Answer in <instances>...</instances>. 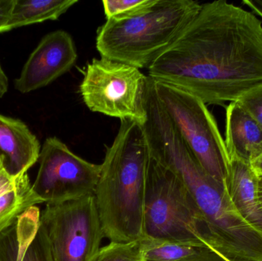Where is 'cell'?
I'll list each match as a JSON object with an SVG mask.
<instances>
[{
	"instance_id": "6da1fadb",
	"label": "cell",
	"mask_w": 262,
	"mask_h": 261,
	"mask_svg": "<svg viewBox=\"0 0 262 261\" xmlns=\"http://www.w3.org/2000/svg\"><path fill=\"white\" fill-rule=\"evenodd\" d=\"M148 77L223 105L262 84V24L224 0L202 4L175 42L147 68Z\"/></svg>"
},
{
	"instance_id": "7a4b0ae2",
	"label": "cell",
	"mask_w": 262,
	"mask_h": 261,
	"mask_svg": "<svg viewBox=\"0 0 262 261\" xmlns=\"http://www.w3.org/2000/svg\"><path fill=\"white\" fill-rule=\"evenodd\" d=\"M150 152L143 125L121 120L107 148L95 188L104 238L127 243L143 238V213Z\"/></svg>"
},
{
	"instance_id": "3957f363",
	"label": "cell",
	"mask_w": 262,
	"mask_h": 261,
	"mask_svg": "<svg viewBox=\"0 0 262 261\" xmlns=\"http://www.w3.org/2000/svg\"><path fill=\"white\" fill-rule=\"evenodd\" d=\"M193 0H147L135 10L107 18L97 35L102 58L148 68L200 12Z\"/></svg>"
},
{
	"instance_id": "277c9868",
	"label": "cell",
	"mask_w": 262,
	"mask_h": 261,
	"mask_svg": "<svg viewBox=\"0 0 262 261\" xmlns=\"http://www.w3.org/2000/svg\"><path fill=\"white\" fill-rule=\"evenodd\" d=\"M143 238L211 248L210 233L180 178L151 157L143 213Z\"/></svg>"
},
{
	"instance_id": "5b68a950",
	"label": "cell",
	"mask_w": 262,
	"mask_h": 261,
	"mask_svg": "<svg viewBox=\"0 0 262 261\" xmlns=\"http://www.w3.org/2000/svg\"><path fill=\"white\" fill-rule=\"evenodd\" d=\"M152 81L159 103L183 143L203 170L223 185L229 158L215 118L206 104L181 89Z\"/></svg>"
},
{
	"instance_id": "8992f818",
	"label": "cell",
	"mask_w": 262,
	"mask_h": 261,
	"mask_svg": "<svg viewBox=\"0 0 262 261\" xmlns=\"http://www.w3.org/2000/svg\"><path fill=\"white\" fill-rule=\"evenodd\" d=\"M149 83L137 67L101 57L86 67L80 93L91 111L143 125Z\"/></svg>"
},
{
	"instance_id": "52a82bcc",
	"label": "cell",
	"mask_w": 262,
	"mask_h": 261,
	"mask_svg": "<svg viewBox=\"0 0 262 261\" xmlns=\"http://www.w3.org/2000/svg\"><path fill=\"white\" fill-rule=\"evenodd\" d=\"M40 219L54 261H95L104 236L95 196L47 204Z\"/></svg>"
},
{
	"instance_id": "ba28073f",
	"label": "cell",
	"mask_w": 262,
	"mask_h": 261,
	"mask_svg": "<svg viewBox=\"0 0 262 261\" xmlns=\"http://www.w3.org/2000/svg\"><path fill=\"white\" fill-rule=\"evenodd\" d=\"M34 192L41 202L58 204L94 196L101 165L74 153L58 138H47L40 152Z\"/></svg>"
},
{
	"instance_id": "9c48e42d",
	"label": "cell",
	"mask_w": 262,
	"mask_h": 261,
	"mask_svg": "<svg viewBox=\"0 0 262 261\" xmlns=\"http://www.w3.org/2000/svg\"><path fill=\"white\" fill-rule=\"evenodd\" d=\"M77 59L76 46L70 34L64 30L50 32L29 55L15 80V90L28 93L46 87L70 70Z\"/></svg>"
},
{
	"instance_id": "30bf717a",
	"label": "cell",
	"mask_w": 262,
	"mask_h": 261,
	"mask_svg": "<svg viewBox=\"0 0 262 261\" xmlns=\"http://www.w3.org/2000/svg\"><path fill=\"white\" fill-rule=\"evenodd\" d=\"M40 218L39 208L32 207L0 233V261H54Z\"/></svg>"
},
{
	"instance_id": "8fae6325",
	"label": "cell",
	"mask_w": 262,
	"mask_h": 261,
	"mask_svg": "<svg viewBox=\"0 0 262 261\" xmlns=\"http://www.w3.org/2000/svg\"><path fill=\"white\" fill-rule=\"evenodd\" d=\"M41 149L23 121L0 114V156L11 174L27 173L38 162Z\"/></svg>"
},
{
	"instance_id": "7c38bea8",
	"label": "cell",
	"mask_w": 262,
	"mask_h": 261,
	"mask_svg": "<svg viewBox=\"0 0 262 261\" xmlns=\"http://www.w3.org/2000/svg\"><path fill=\"white\" fill-rule=\"evenodd\" d=\"M258 176L252 165L229 159L223 186L232 205L246 222L262 232V208L258 195Z\"/></svg>"
},
{
	"instance_id": "4fadbf2b",
	"label": "cell",
	"mask_w": 262,
	"mask_h": 261,
	"mask_svg": "<svg viewBox=\"0 0 262 261\" xmlns=\"http://www.w3.org/2000/svg\"><path fill=\"white\" fill-rule=\"evenodd\" d=\"M224 142L229 160L237 159L252 165L262 156V127L237 101L226 108Z\"/></svg>"
},
{
	"instance_id": "5bb4252c",
	"label": "cell",
	"mask_w": 262,
	"mask_h": 261,
	"mask_svg": "<svg viewBox=\"0 0 262 261\" xmlns=\"http://www.w3.org/2000/svg\"><path fill=\"white\" fill-rule=\"evenodd\" d=\"M41 203L28 173L11 174L0 156V233L12 226L25 211Z\"/></svg>"
},
{
	"instance_id": "9a60e30c",
	"label": "cell",
	"mask_w": 262,
	"mask_h": 261,
	"mask_svg": "<svg viewBox=\"0 0 262 261\" xmlns=\"http://www.w3.org/2000/svg\"><path fill=\"white\" fill-rule=\"evenodd\" d=\"M77 0H15L9 22L10 31L49 20H57Z\"/></svg>"
},
{
	"instance_id": "2e32d148",
	"label": "cell",
	"mask_w": 262,
	"mask_h": 261,
	"mask_svg": "<svg viewBox=\"0 0 262 261\" xmlns=\"http://www.w3.org/2000/svg\"><path fill=\"white\" fill-rule=\"evenodd\" d=\"M144 261H179L193 255L204 247L142 239Z\"/></svg>"
},
{
	"instance_id": "e0dca14e",
	"label": "cell",
	"mask_w": 262,
	"mask_h": 261,
	"mask_svg": "<svg viewBox=\"0 0 262 261\" xmlns=\"http://www.w3.org/2000/svg\"><path fill=\"white\" fill-rule=\"evenodd\" d=\"M95 261H144L142 239L127 242H111L100 249Z\"/></svg>"
},
{
	"instance_id": "ac0fdd59",
	"label": "cell",
	"mask_w": 262,
	"mask_h": 261,
	"mask_svg": "<svg viewBox=\"0 0 262 261\" xmlns=\"http://www.w3.org/2000/svg\"><path fill=\"white\" fill-rule=\"evenodd\" d=\"M236 101L262 127V84L246 92Z\"/></svg>"
},
{
	"instance_id": "d6986e66",
	"label": "cell",
	"mask_w": 262,
	"mask_h": 261,
	"mask_svg": "<svg viewBox=\"0 0 262 261\" xmlns=\"http://www.w3.org/2000/svg\"><path fill=\"white\" fill-rule=\"evenodd\" d=\"M147 0H104L102 2L107 18L127 14L144 5Z\"/></svg>"
},
{
	"instance_id": "ffe728a7",
	"label": "cell",
	"mask_w": 262,
	"mask_h": 261,
	"mask_svg": "<svg viewBox=\"0 0 262 261\" xmlns=\"http://www.w3.org/2000/svg\"><path fill=\"white\" fill-rule=\"evenodd\" d=\"M15 0H0V33L10 31L9 22Z\"/></svg>"
},
{
	"instance_id": "44dd1931",
	"label": "cell",
	"mask_w": 262,
	"mask_h": 261,
	"mask_svg": "<svg viewBox=\"0 0 262 261\" xmlns=\"http://www.w3.org/2000/svg\"><path fill=\"white\" fill-rule=\"evenodd\" d=\"M179 261H229L208 247L202 248L193 255Z\"/></svg>"
},
{
	"instance_id": "7402d4cb",
	"label": "cell",
	"mask_w": 262,
	"mask_h": 261,
	"mask_svg": "<svg viewBox=\"0 0 262 261\" xmlns=\"http://www.w3.org/2000/svg\"><path fill=\"white\" fill-rule=\"evenodd\" d=\"M9 88V80L0 64V98H3Z\"/></svg>"
},
{
	"instance_id": "603a6c76",
	"label": "cell",
	"mask_w": 262,
	"mask_h": 261,
	"mask_svg": "<svg viewBox=\"0 0 262 261\" xmlns=\"http://www.w3.org/2000/svg\"><path fill=\"white\" fill-rule=\"evenodd\" d=\"M243 3L262 18V0H244Z\"/></svg>"
},
{
	"instance_id": "cb8c5ba5",
	"label": "cell",
	"mask_w": 262,
	"mask_h": 261,
	"mask_svg": "<svg viewBox=\"0 0 262 261\" xmlns=\"http://www.w3.org/2000/svg\"><path fill=\"white\" fill-rule=\"evenodd\" d=\"M252 167L258 176H262V156L252 164Z\"/></svg>"
},
{
	"instance_id": "d4e9b609",
	"label": "cell",
	"mask_w": 262,
	"mask_h": 261,
	"mask_svg": "<svg viewBox=\"0 0 262 261\" xmlns=\"http://www.w3.org/2000/svg\"><path fill=\"white\" fill-rule=\"evenodd\" d=\"M258 195L260 205L262 208V176H258Z\"/></svg>"
}]
</instances>
